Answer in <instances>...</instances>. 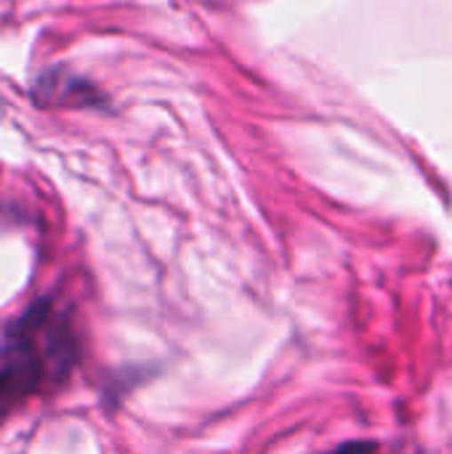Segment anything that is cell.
<instances>
[{"mask_svg": "<svg viewBox=\"0 0 452 454\" xmlns=\"http://www.w3.org/2000/svg\"><path fill=\"white\" fill-rule=\"evenodd\" d=\"M80 359L72 306L40 298L21 311L0 343V420L45 388L61 386Z\"/></svg>", "mask_w": 452, "mask_h": 454, "instance_id": "6da1fadb", "label": "cell"}, {"mask_svg": "<svg viewBox=\"0 0 452 454\" xmlns=\"http://www.w3.org/2000/svg\"><path fill=\"white\" fill-rule=\"evenodd\" d=\"M328 454H378V447L370 444V442H349V444H344V447H338V450Z\"/></svg>", "mask_w": 452, "mask_h": 454, "instance_id": "7a4b0ae2", "label": "cell"}]
</instances>
